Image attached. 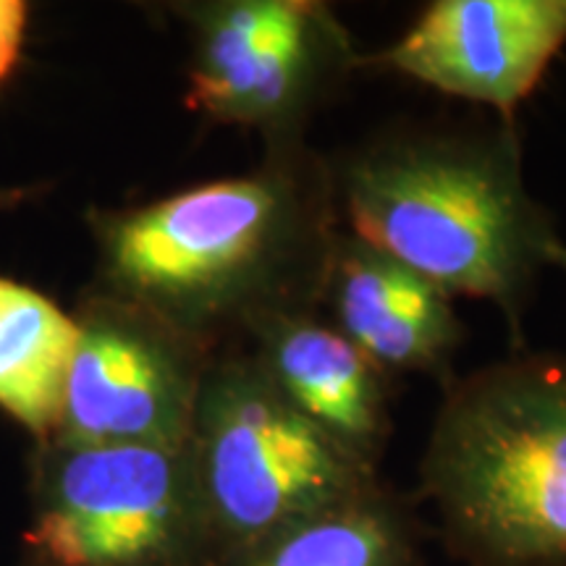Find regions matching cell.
Returning <instances> with one entry per match:
<instances>
[{
    "label": "cell",
    "instance_id": "obj_1",
    "mask_svg": "<svg viewBox=\"0 0 566 566\" xmlns=\"http://www.w3.org/2000/svg\"><path fill=\"white\" fill-rule=\"evenodd\" d=\"M334 239L321 179L273 163L113 218L105 263L134 307L192 334L304 310Z\"/></svg>",
    "mask_w": 566,
    "mask_h": 566
},
{
    "label": "cell",
    "instance_id": "obj_2",
    "mask_svg": "<svg viewBox=\"0 0 566 566\" xmlns=\"http://www.w3.org/2000/svg\"><path fill=\"white\" fill-rule=\"evenodd\" d=\"M352 237L449 296L522 302L554 239L522 187L512 139L391 137L344 166Z\"/></svg>",
    "mask_w": 566,
    "mask_h": 566
},
{
    "label": "cell",
    "instance_id": "obj_3",
    "mask_svg": "<svg viewBox=\"0 0 566 566\" xmlns=\"http://www.w3.org/2000/svg\"><path fill=\"white\" fill-rule=\"evenodd\" d=\"M428 480L470 546L501 562L566 554V367L512 363L451 391Z\"/></svg>",
    "mask_w": 566,
    "mask_h": 566
},
{
    "label": "cell",
    "instance_id": "obj_4",
    "mask_svg": "<svg viewBox=\"0 0 566 566\" xmlns=\"http://www.w3.org/2000/svg\"><path fill=\"white\" fill-rule=\"evenodd\" d=\"M189 451L210 535L242 554L363 495L365 462L296 412L258 359L205 373Z\"/></svg>",
    "mask_w": 566,
    "mask_h": 566
},
{
    "label": "cell",
    "instance_id": "obj_5",
    "mask_svg": "<svg viewBox=\"0 0 566 566\" xmlns=\"http://www.w3.org/2000/svg\"><path fill=\"white\" fill-rule=\"evenodd\" d=\"M208 537L189 446L59 443L24 541L34 566H195Z\"/></svg>",
    "mask_w": 566,
    "mask_h": 566
},
{
    "label": "cell",
    "instance_id": "obj_6",
    "mask_svg": "<svg viewBox=\"0 0 566 566\" xmlns=\"http://www.w3.org/2000/svg\"><path fill=\"white\" fill-rule=\"evenodd\" d=\"M352 61L349 40L325 6L231 0L202 13L187 101L218 122L281 137Z\"/></svg>",
    "mask_w": 566,
    "mask_h": 566
},
{
    "label": "cell",
    "instance_id": "obj_7",
    "mask_svg": "<svg viewBox=\"0 0 566 566\" xmlns=\"http://www.w3.org/2000/svg\"><path fill=\"white\" fill-rule=\"evenodd\" d=\"M179 334L134 304L80 323L59 443L187 449L205 373Z\"/></svg>",
    "mask_w": 566,
    "mask_h": 566
},
{
    "label": "cell",
    "instance_id": "obj_8",
    "mask_svg": "<svg viewBox=\"0 0 566 566\" xmlns=\"http://www.w3.org/2000/svg\"><path fill=\"white\" fill-rule=\"evenodd\" d=\"M566 42V0H438L373 63L509 118Z\"/></svg>",
    "mask_w": 566,
    "mask_h": 566
},
{
    "label": "cell",
    "instance_id": "obj_9",
    "mask_svg": "<svg viewBox=\"0 0 566 566\" xmlns=\"http://www.w3.org/2000/svg\"><path fill=\"white\" fill-rule=\"evenodd\" d=\"M323 294L338 331L378 370H433L459 338L443 289L352 233H336Z\"/></svg>",
    "mask_w": 566,
    "mask_h": 566
},
{
    "label": "cell",
    "instance_id": "obj_10",
    "mask_svg": "<svg viewBox=\"0 0 566 566\" xmlns=\"http://www.w3.org/2000/svg\"><path fill=\"white\" fill-rule=\"evenodd\" d=\"M258 365L296 412L344 446L359 462L386 436L380 373L338 328L307 315L275 313L252 325Z\"/></svg>",
    "mask_w": 566,
    "mask_h": 566
},
{
    "label": "cell",
    "instance_id": "obj_11",
    "mask_svg": "<svg viewBox=\"0 0 566 566\" xmlns=\"http://www.w3.org/2000/svg\"><path fill=\"white\" fill-rule=\"evenodd\" d=\"M76 344L80 323L34 289L0 279V407L42 441L59 436Z\"/></svg>",
    "mask_w": 566,
    "mask_h": 566
},
{
    "label": "cell",
    "instance_id": "obj_12",
    "mask_svg": "<svg viewBox=\"0 0 566 566\" xmlns=\"http://www.w3.org/2000/svg\"><path fill=\"white\" fill-rule=\"evenodd\" d=\"M239 566H407V551L391 516L357 495L254 543Z\"/></svg>",
    "mask_w": 566,
    "mask_h": 566
},
{
    "label": "cell",
    "instance_id": "obj_13",
    "mask_svg": "<svg viewBox=\"0 0 566 566\" xmlns=\"http://www.w3.org/2000/svg\"><path fill=\"white\" fill-rule=\"evenodd\" d=\"M27 6L19 0H0V80L13 69L24 40Z\"/></svg>",
    "mask_w": 566,
    "mask_h": 566
},
{
    "label": "cell",
    "instance_id": "obj_14",
    "mask_svg": "<svg viewBox=\"0 0 566 566\" xmlns=\"http://www.w3.org/2000/svg\"><path fill=\"white\" fill-rule=\"evenodd\" d=\"M546 260H548V263H556L558 268H564V271H566V247L558 244L554 239V242H551V247H548Z\"/></svg>",
    "mask_w": 566,
    "mask_h": 566
},
{
    "label": "cell",
    "instance_id": "obj_15",
    "mask_svg": "<svg viewBox=\"0 0 566 566\" xmlns=\"http://www.w3.org/2000/svg\"><path fill=\"white\" fill-rule=\"evenodd\" d=\"M21 197H24V192H19V189H13V192H0V208H3V205L19 202Z\"/></svg>",
    "mask_w": 566,
    "mask_h": 566
}]
</instances>
